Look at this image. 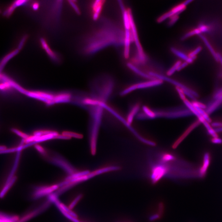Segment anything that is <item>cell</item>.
Returning a JSON list of instances; mask_svg holds the SVG:
<instances>
[{
    "mask_svg": "<svg viewBox=\"0 0 222 222\" xmlns=\"http://www.w3.org/2000/svg\"><path fill=\"white\" fill-rule=\"evenodd\" d=\"M148 75L157 79L170 83L171 84L174 85L177 87L182 89L185 95L188 96L190 99H192L193 100H196L197 98H198L199 97V95L197 92H196L194 90L189 88L188 87L176 80L166 77L164 75H161V74H159V73H154V72H150L148 73Z\"/></svg>",
    "mask_w": 222,
    "mask_h": 222,
    "instance_id": "6da1fadb",
    "label": "cell"
},
{
    "mask_svg": "<svg viewBox=\"0 0 222 222\" xmlns=\"http://www.w3.org/2000/svg\"><path fill=\"white\" fill-rule=\"evenodd\" d=\"M99 106L101 107H102L103 108L105 109L106 110H107L109 112H110L111 114H112L114 115L115 117L117 118V119H119V121H121V122L123 123V124L128 128L134 134V136H136V138H138V140H140L141 142H143L145 144H147L148 145L152 146H155L156 145V143L154 142H153V141H151V140H147L145 138H143L142 136H140L139 134L137 133L136 130L132 127L128 123L127 120H125L124 118H123L122 117L119 115L118 113H117V112H115V110H114L112 109L109 106H108L106 105V104L105 103V102H104L101 101L100 103V104L99 105Z\"/></svg>",
    "mask_w": 222,
    "mask_h": 222,
    "instance_id": "7a4b0ae2",
    "label": "cell"
},
{
    "mask_svg": "<svg viewBox=\"0 0 222 222\" xmlns=\"http://www.w3.org/2000/svg\"><path fill=\"white\" fill-rule=\"evenodd\" d=\"M156 118H165L168 119H175L188 117L193 115V114L187 107L185 108L174 109L168 110L155 111Z\"/></svg>",
    "mask_w": 222,
    "mask_h": 222,
    "instance_id": "3957f363",
    "label": "cell"
},
{
    "mask_svg": "<svg viewBox=\"0 0 222 222\" xmlns=\"http://www.w3.org/2000/svg\"><path fill=\"white\" fill-rule=\"evenodd\" d=\"M170 171L169 166L166 163H160L152 165L150 173V179L153 184H155L168 174Z\"/></svg>",
    "mask_w": 222,
    "mask_h": 222,
    "instance_id": "277c9868",
    "label": "cell"
},
{
    "mask_svg": "<svg viewBox=\"0 0 222 222\" xmlns=\"http://www.w3.org/2000/svg\"><path fill=\"white\" fill-rule=\"evenodd\" d=\"M129 15L130 19V30L132 33L134 41L135 42L137 50H138V56L140 61L142 63H144L146 61V56L144 54L143 48H142L141 43H140L138 32H137V28H136V24L134 22L132 12L131 10L130 9L128 10Z\"/></svg>",
    "mask_w": 222,
    "mask_h": 222,
    "instance_id": "5b68a950",
    "label": "cell"
},
{
    "mask_svg": "<svg viewBox=\"0 0 222 222\" xmlns=\"http://www.w3.org/2000/svg\"><path fill=\"white\" fill-rule=\"evenodd\" d=\"M222 106V87L218 89L215 92L212 100L207 105V108L205 111L209 115Z\"/></svg>",
    "mask_w": 222,
    "mask_h": 222,
    "instance_id": "8992f818",
    "label": "cell"
},
{
    "mask_svg": "<svg viewBox=\"0 0 222 222\" xmlns=\"http://www.w3.org/2000/svg\"><path fill=\"white\" fill-rule=\"evenodd\" d=\"M59 186L58 184L51 186H42L35 188L33 193V199L37 200L46 195H50L55 190H57Z\"/></svg>",
    "mask_w": 222,
    "mask_h": 222,
    "instance_id": "52a82bcc",
    "label": "cell"
},
{
    "mask_svg": "<svg viewBox=\"0 0 222 222\" xmlns=\"http://www.w3.org/2000/svg\"><path fill=\"white\" fill-rule=\"evenodd\" d=\"M40 42L42 48L46 52V54L53 61L56 62H58L59 61V58L57 54L52 50L50 48L48 42L45 38H41L40 40Z\"/></svg>",
    "mask_w": 222,
    "mask_h": 222,
    "instance_id": "ba28073f",
    "label": "cell"
},
{
    "mask_svg": "<svg viewBox=\"0 0 222 222\" xmlns=\"http://www.w3.org/2000/svg\"><path fill=\"white\" fill-rule=\"evenodd\" d=\"M104 2L105 1H104L97 0V1H94V3L92 4V17L94 20L98 19L100 17Z\"/></svg>",
    "mask_w": 222,
    "mask_h": 222,
    "instance_id": "9c48e42d",
    "label": "cell"
},
{
    "mask_svg": "<svg viewBox=\"0 0 222 222\" xmlns=\"http://www.w3.org/2000/svg\"><path fill=\"white\" fill-rule=\"evenodd\" d=\"M201 124V122H200L198 120L195 121L194 123H193L189 127V128L187 130H186V131L183 134V135L182 136H180V138L178 139L177 140L174 142V144L172 146L173 148H175L179 145V144H180L185 139V138L188 136V135L191 131L194 129L196 128L199 125Z\"/></svg>",
    "mask_w": 222,
    "mask_h": 222,
    "instance_id": "30bf717a",
    "label": "cell"
},
{
    "mask_svg": "<svg viewBox=\"0 0 222 222\" xmlns=\"http://www.w3.org/2000/svg\"><path fill=\"white\" fill-rule=\"evenodd\" d=\"M131 41L130 30H125L124 40V55L125 58H128L130 55V43Z\"/></svg>",
    "mask_w": 222,
    "mask_h": 222,
    "instance_id": "8fae6325",
    "label": "cell"
},
{
    "mask_svg": "<svg viewBox=\"0 0 222 222\" xmlns=\"http://www.w3.org/2000/svg\"><path fill=\"white\" fill-rule=\"evenodd\" d=\"M210 154L208 152L205 153L203 157V165L199 170L200 177H204L206 174L210 164Z\"/></svg>",
    "mask_w": 222,
    "mask_h": 222,
    "instance_id": "7c38bea8",
    "label": "cell"
},
{
    "mask_svg": "<svg viewBox=\"0 0 222 222\" xmlns=\"http://www.w3.org/2000/svg\"><path fill=\"white\" fill-rule=\"evenodd\" d=\"M163 83V81L159 79H154L149 81H146L136 84L137 85V89H143L151 87L161 85Z\"/></svg>",
    "mask_w": 222,
    "mask_h": 222,
    "instance_id": "4fadbf2b",
    "label": "cell"
},
{
    "mask_svg": "<svg viewBox=\"0 0 222 222\" xmlns=\"http://www.w3.org/2000/svg\"><path fill=\"white\" fill-rule=\"evenodd\" d=\"M71 95L68 93H63L54 96V103H64L71 101Z\"/></svg>",
    "mask_w": 222,
    "mask_h": 222,
    "instance_id": "5bb4252c",
    "label": "cell"
},
{
    "mask_svg": "<svg viewBox=\"0 0 222 222\" xmlns=\"http://www.w3.org/2000/svg\"><path fill=\"white\" fill-rule=\"evenodd\" d=\"M170 50L174 54L176 55L178 57H179L180 58L185 61L187 62L188 64L192 63L194 60L196 58V56L192 58L189 57L188 56L186 55L183 52L173 47L170 48Z\"/></svg>",
    "mask_w": 222,
    "mask_h": 222,
    "instance_id": "9a60e30c",
    "label": "cell"
},
{
    "mask_svg": "<svg viewBox=\"0 0 222 222\" xmlns=\"http://www.w3.org/2000/svg\"><path fill=\"white\" fill-rule=\"evenodd\" d=\"M127 66L133 72H135L136 74H138V75H140V76L144 78H147L148 79H151V80H154V79H156L154 77H152L150 76L148 74H146L144 72H142L141 70H139L137 67L133 65V64L128 63L127 64Z\"/></svg>",
    "mask_w": 222,
    "mask_h": 222,
    "instance_id": "2e32d148",
    "label": "cell"
},
{
    "mask_svg": "<svg viewBox=\"0 0 222 222\" xmlns=\"http://www.w3.org/2000/svg\"><path fill=\"white\" fill-rule=\"evenodd\" d=\"M27 2H28V1H16L5 11L4 13V15L6 17L10 16L13 13L16 8L18 7H19V6H22Z\"/></svg>",
    "mask_w": 222,
    "mask_h": 222,
    "instance_id": "e0dca14e",
    "label": "cell"
},
{
    "mask_svg": "<svg viewBox=\"0 0 222 222\" xmlns=\"http://www.w3.org/2000/svg\"><path fill=\"white\" fill-rule=\"evenodd\" d=\"M53 161H54L53 162L55 161L56 164L63 168L68 174H70V175L75 173V169L66 162H64V161H62V160H58V159H56L55 161L54 160Z\"/></svg>",
    "mask_w": 222,
    "mask_h": 222,
    "instance_id": "ac0fdd59",
    "label": "cell"
},
{
    "mask_svg": "<svg viewBox=\"0 0 222 222\" xmlns=\"http://www.w3.org/2000/svg\"><path fill=\"white\" fill-rule=\"evenodd\" d=\"M19 218L17 216L8 214L0 211V222H17Z\"/></svg>",
    "mask_w": 222,
    "mask_h": 222,
    "instance_id": "d6986e66",
    "label": "cell"
},
{
    "mask_svg": "<svg viewBox=\"0 0 222 222\" xmlns=\"http://www.w3.org/2000/svg\"><path fill=\"white\" fill-rule=\"evenodd\" d=\"M49 204H47L45 205V207H41V208H39L38 209H36V210H35V211H32V212L30 213H28L25 216L22 217V218H19V220L17 221V222H26L27 221L29 220L30 219L32 218V217H33L34 216H35L38 213H40L42 210H43L45 208H47L48 205H49Z\"/></svg>",
    "mask_w": 222,
    "mask_h": 222,
    "instance_id": "ffe728a7",
    "label": "cell"
},
{
    "mask_svg": "<svg viewBox=\"0 0 222 222\" xmlns=\"http://www.w3.org/2000/svg\"><path fill=\"white\" fill-rule=\"evenodd\" d=\"M21 152H18L15 161H14V164L13 167H12V169L10 174H9V176L7 178V180H6V184L10 182V180H12L14 177V175L15 174L16 172L18 166L19 162L20 156Z\"/></svg>",
    "mask_w": 222,
    "mask_h": 222,
    "instance_id": "44dd1931",
    "label": "cell"
},
{
    "mask_svg": "<svg viewBox=\"0 0 222 222\" xmlns=\"http://www.w3.org/2000/svg\"><path fill=\"white\" fill-rule=\"evenodd\" d=\"M140 109V105L139 104H136L132 108L127 118V121L129 124L131 125V123H132L134 117L136 115H137V114L139 112Z\"/></svg>",
    "mask_w": 222,
    "mask_h": 222,
    "instance_id": "7402d4cb",
    "label": "cell"
},
{
    "mask_svg": "<svg viewBox=\"0 0 222 222\" xmlns=\"http://www.w3.org/2000/svg\"><path fill=\"white\" fill-rule=\"evenodd\" d=\"M201 39L203 41V42L207 46V48H208V50L210 51V53L212 54L215 60L217 61H218V58L217 56V53L215 51L214 49L211 46V44L209 43L208 41V40L202 34L199 35Z\"/></svg>",
    "mask_w": 222,
    "mask_h": 222,
    "instance_id": "603a6c76",
    "label": "cell"
},
{
    "mask_svg": "<svg viewBox=\"0 0 222 222\" xmlns=\"http://www.w3.org/2000/svg\"><path fill=\"white\" fill-rule=\"evenodd\" d=\"M17 180V177H14L10 182L8 183L5 184V186L0 192V198L2 199L4 197L8 190L12 187Z\"/></svg>",
    "mask_w": 222,
    "mask_h": 222,
    "instance_id": "cb8c5ba5",
    "label": "cell"
},
{
    "mask_svg": "<svg viewBox=\"0 0 222 222\" xmlns=\"http://www.w3.org/2000/svg\"><path fill=\"white\" fill-rule=\"evenodd\" d=\"M58 135V133L56 132L53 131L50 134L42 135L37 138L35 141V142L37 143V142H44V141L51 140L53 138H55Z\"/></svg>",
    "mask_w": 222,
    "mask_h": 222,
    "instance_id": "d4e9b609",
    "label": "cell"
},
{
    "mask_svg": "<svg viewBox=\"0 0 222 222\" xmlns=\"http://www.w3.org/2000/svg\"><path fill=\"white\" fill-rule=\"evenodd\" d=\"M123 24L125 30H130V22L128 10H125L122 11Z\"/></svg>",
    "mask_w": 222,
    "mask_h": 222,
    "instance_id": "484cf974",
    "label": "cell"
},
{
    "mask_svg": "<svg viewBox=\"0 0 222 222\" xmlns=\"http://www.w3.org/2000/svg\"><path fill=\"white\" fill-rule=\"evenodd\" d=\"M89 171H84L80 172L75 173L67 177L66 179V181H69V180L72 179H75V178H78L79 177L83 176L86 175L90 173Z\"/></svg>",
    "mask_w": 222,
    "mask_h": 222,
    "instance_id": "4316f807",
    "label": "cell"
},
{
    "mask_svg": "<svg viewBox=\"0 0 222 222\" xmlns=\"http://www.w3.org/2000/svg\"><path fill=\"white\" fill-rule=\"evenodd\" d=\"M201 34L200 31L198 28H196V29H195L193 30H191L188 33H186L183 36H182V40H186V39L189 38L190 37L193 36V35H200Z\"/></svg>",
    "mask_w": 222,
    "mask_h": 222,
    "instance_id": "83f0119b",
    "label": "cell"
},
{
    "mask_svg": "<svg viewBox=\"0 0 222 222\" xmlns=\"http://www.w3.org/2000/svg\"><path fill=\"white\" fill-rule=\"evenodd\" d=\"M181 63H182V62L179 61L176 62L173 66L167 71V73H166V75L167 76H171L175 72V71H177L178 67L180 66Z\"/></svg>",
    "mask_w": 222,
    "mask_h": 222,
    "instance_id": "f1b7e54d",
    "label": "cell"
},
{
    "mask_svg": "<svg viewBox=\"0 0 222 222\" xmlns=\"http://www.w3.org/2000/svg\"><path fill=\"white\" fill-rule=\"evenodd\" d=\"M100 100H97V99H90V98H86L84 100V102L85 104L88 105H94V106H99L100 102Z\"/></svg>",
    "mask_w": 222,
    "mask_h": 222,
    "instance_id": "f546056e",
    "label": "cell"
},
{
    "mask_svg": "<svg viewBox=\"0 0 222 222\" xmlns=\"http://www.w3.org/2000/svg\"><path fill=\"white\" fill-rule=\"evenodd\" d=\"M136 89H137V85L136 84H133L128 87L127 88L123 90L122 92L120 93V95L121 96H125L127 94H129V93L132 92L133 91H135Z\"/></svg>",
    "mask_w": 222,
    "mask_h": 222,
    "instance_id": "4dcf8cb0",
    "label": "cell"
},
{
    "mask_svg": "<svg viewBox=\"0 0 222 222\" xmlns=\"http://www.w3.org/2000/svg\"><path fill=\"white\" fill-rule=\"evenodd\" d=\"M62 135L63 136H67V137H70V138H79V139H81L83 138V136L81 134L77 133L72 132L70 131H64L62 133Z\"/></svg>",
    "mask_w": 222,
    "mask_h": 222,
    "instance_id": "1f68e13d",
    "label": "cell"
},
{
    "mask_svg": "<svg viewBox=\"0 0 222 222\" xmlns=\"http://www.w3.org/2000/svg\"><path fill=\"white\" fill-rule=\"evenodd\" d=\"M198 28L200 31L201 33H209L211 30L210 27L208 25H205L203 23L199 24Z\"/></svg>",
    "mask_w": 222,
    "mask_h": 222,
    "instance_id": "d6a6232c",
    "label": "cell"
},
{
    "mask_svg": "<svg viewBox=\"0 0 222 222\" xmlns=\"http://www.w3.org/2000/svg\"><path fill=\"white\" fill-rule=\"evenodd\" d=\"M191 103L192 105L194 107L199 108H200L201 109L206 110L207 108V105H205V104L203 103V102H200L197 101V100H193V101Z\"/></svg>",
    "mask_w": 222,
    "mask_h": 222,
    "instance_id": "836d02e7",
    "label": "cell"
},
{
    "mask_svg": "<svg viewBox=\"0 0 222 222\" xmlns=\"http://www.w3.org/2000/svg\"><path fill=\"white\" fill-rule=\"evenodd\" d=\"M12 131L13 132V133H14L17 134V136H19V137H21V138H22L24 140H26L27 138H29V135H27V134L22 132L21 131L16 129H12Z\"/></svg>",
    "mask_w": 222,
    "mask_h": 222,
    "instance_id": "e575fe53",
    "label": "cell"
},
{
    "mask_svg": "<svg viewBox=\"0 0 222 222\" xmlns=\"http://www.w3.org/2000/svg\"><path fill=\"white\" fill-rule=\"evenodd\" d=\"M69 2L73 10H75V12H76L77 14H80V11L76 2L75 1H69Z\"/></svg>",
    "mask_w": 222,
    "mask_h": 222,
    "instance_id": "d590c367",
    "label": "cell"
},
{
    "mask_svg": "<svg viewBox=\"0 0 222 222\" xmlns=\"http://www.w3.org/2000/svg\"><path fill=\"white\" fill-rule=\"evenodd\" d=\"M202 50V47H200V46H199L197 48H196L195 50H194V51L192 52L191 53H190L188 56L190 58L196 57V55L201 52Z\"/></svg>",
    "mask_w": 222,
    "mask_h": 222,
    "instance_id": "8d00e7d4",
    "label": "cell"
},
{
    "mask_svg": "<svg viewBox=\"0 0 222 222\" xmlns=\"http://www.w3.org/2000/svg\"><path fill=\"white\" fill-rule=\"evenodd\" d=\"M170 20L168 23L169 27H172L175 23L179 19V15H174L172 16L170 18Z\"/></svg>",
    "mask_w": 222,
    "mask_h": 222,
    "instance_id": "74e56055",
    "label": "cell"
},
{
    "mask_svg": "<svg viewBox=\"0 0 222 222\" xmlns=\"http://www.w3.org/2000/svg\"><path fill=\"white\" fill-rule=\"evenodd\" d=\"M81 197H82V195H79L77 196V197L75 198V200L72 202L71 205L69 206V209H73L75 205H77V203H78L79 200L81 199Z\"/></svg>",
    "mask_w": 222,
    "mask_h": 222,
    "instance_id": "f35d334b",
    "label": "cell"
},
{
    "mask_svg": "<svg viewBox=\"0 0 222 222\" xmlns=\"http://www.w3.org/2000/svg\"><path fill=\"white\" fill-rule=\"evenodd\" d=\"M177 92L178 94H179V96L180 98L182 99L183 101H184L185 99H186V96H185V94H184L183 90L179 88V87H176Z\"/></svg>",
    "mask_w": 222,
    "mask_h": 222,
    "instance_id": "ab89813d",
    "label": "cell"
},
{
    "mask_svg": "<svg viewBox=\"0 0 222 222\" xmlns=\"http://www.w3.org/2000/svg\"><path fill=\"white\" fill-rule=\"evenodd\" d=\"M211 142L214 144H222V139L219 137L213 138L211 139Z\"/></svg>",
    "mask_w": 222,
    "mask_h": 222,
    "instance_id": "60d3db41",
    "label": "cell"
},
{
    "mask_svg": "<svg viewBox=\"0 0 222 222\" xmlns=\"http://www.w3.org/2000/svg\"><path fill=\"white\" fill-rule=\"evenodd\" d=\"M211 125L212 126L215 128H222V122H220V121L213 122Z\"/></svg>",
    "mask_w": 222,
    "mask_h": 222,
    "instance_id": "b9f144b4",
    "label": "cell"
},
{
    "mask_svg": "<svg viewBox=\"0 0 222 222\" xmlns=\"http://www.w3.org/2000/svg\"><path fill=\"white\" fill-rule=\"evenodd\" d=\"M188 65V63L186 61L184 62L183 63H181V64L180 65V66L178 67L177 71H181L182 69H184L185 67L187 66Z\"/></svg>",
    "mask_w": 222,
    "mask_h": 222,
    "instance_id": "7bdbcfd3",
    "label": "cell"
},
{
    "mask_svg": "<svg viewBox=\"0 0 222 222\" xmlns=\"http://www.w3.org/2000/svg\"><path fill=\"white\" fill-rule=\"evenodd\" d=\"M35 148L37 150V151L39 152H40L41 154H44L45 153V149H44L40 145H39L38 144H36L35 146Z\"/></svg>",
    "mask_w": 222,
    "mask_h": 222,
    "instance_id": "ee69618b",
    "label": "cell"
},
{
    "mask_svg": "<svg viewBox=\"0 0 222 222\" xmlns=\"http://www.w3.org/2000/svg\"><path fill=\"white\" fill-rule=\"evenodd\" d=\"M55 138H57V139H65V140H68V139H71V138H70V137H67V136H63V135L62 134L61 135L58 134V135L57 136H56V137Z\"/></svg>",
    "mask_w": 222,
    "mask_h": 222,
    "instance_id": "f6af8a7d",
    "label": "cell"
},
{
    "mask_svg": "<svg viewBox=\"0 0 222 222\" xmlns=\"http://www.w3.org/2000/svg\"><path fill=\"white\" fill-rule=\"evenodd\" d=\"M40 7L39 4L37 2H35L32 5V8L33 10H38Z\"/></svg>",
    "mask_w": 222,
    "mask_h": 222,
    "instance_id": "bcb514c9",
    "label": "cell"
},
{
    "mask_svg": "<svg viewBox=\"0 0 222 222\" xmlns=\"http://www.w3.org/2000/svg\"><path fill=\"white\" fill-rule=\"evenodd\" d=\"M192 2V0H188V1H184V3H183V4H184V6H186Z\"/></svg>",
    "mask_w": 222,
    "mask_h": 222,
    "instance_id": "7dc6e473",
    "label": "cell"
},
{
    "mask_svg": "<svg viewBox=\"0 0 222 222\" xmlns=\"http://www.w3.org/2000/svg\"><path fill=\"white\" fill-rule=\"evenodd\" d=\"M218 58V61L220 62L222 65V56L219 53H217Z\"/></svg>",
    "mask_w": 222,
    "mask_h": 222,
    "instance_id": "c3c4849f",
    "label": "cell"
},
{
    "mask_svg": "<svg viewBox=\"0 0 222 222\" xmlns=\"http://www.w3.org/2000/svg\"><path fill=\"white\" fill-rule=\"evenodd\" d=\"M7 148L4 146H0V151H3L7 149Z\"/></svg>",
    "mask_w": 222,
    "mask_h": 222,
    "instance_id": "681fc988",
    "label": "cell"
},
{
    "mask_svg": "<svg viewBox=\"0 0 222 222\" xmlns=\"http://www.w3.org/2000/svg\"></svg>",
    "mask_w": 222,
    "mask_h": 222,
    "instance_id": "f907efd6",
    "label": "cell"
}]
</instances>
